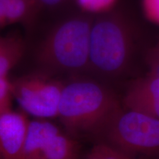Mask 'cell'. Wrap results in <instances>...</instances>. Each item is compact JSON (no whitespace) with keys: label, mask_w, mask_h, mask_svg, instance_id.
I'll list each match as a JSON object with an SVG mask.
<instances>
[{"label":"cell","mask_w":159,"mask_h":159,"mask_svg":"<svg viewBox=\"0 0 159 159\" xmlns=\"http://www.w3.org/2000/svg\"><path fill=\"white\" fill-rule=\"evenodd\" d=\"M59 130L57 126L48 121L35 120L30 122L24 159H38L47 139Z\"/></svg>","instance_id":"obj_8"},{"label":"cell","mask_w":159,"mask_h":159,"mask_svg":"<svg viewBox=\"0 0 159 159\" xmlns=\"http://www.w3.org/2000/svg\"><path fill=\"white\" fill-rule=\"evenodd\" d=\"M122 106L159 119V77L152 74L134 82L128 89Z\"/></svg>","instance_id":"obj_7"},{"label":"cell","mask_w":159,"mask_h":159,"mask_svg":"<svg viewBox=\"0 0 159 159\" xmlns=\"http://www.w3.org/2000/svg\"><path fill=\"white\" fill-rule=\"evenodd\" d=\"M77 5L87 13H99L108 11L116 0H75Z\"/></svg>","instance_id":"obj_13"},{"label":"cell","mask_w":159,"mask_h":159,"mask_svg":"<svg viewBox=\"0 0 159 159\" xmlns=\"http://www.w3.org/2000/svg\"><path fill=\"white\" fill-rule=\"evenodd\" d=\"M40 6L47 7H57L65 2V0H37Z\"/></svg>","instance_id":"obj_16"},{"label":"cell","mask_w":159,"mask_h":159,"mask_svg":"<svg viewBox=\"0 0 159 159\" xmlns=\"http://www.w3.org/2000/svg\"><path fill=\"white\" fill-rule=\"evenodd\" d=\"M152 75L159 77V60L152 63Z\"/></svg>","instance_id":"obj_18"},{"label":"cell","mask_w":159,"mask_h":159,"mask_svg":"<svg viewBox=\"0 0 159 159\" xmlns=\"http://www.w3.org/2000/svg\"><path fill=\"white\" fill-rule=\"evenodd\" d=\"M11 0H0V27H5V16Z\"/></svg>","instance_id":"obj_15"},{"label":"cell","mask_w":159,"mask_h":159,"mask_svg":"<svg viewBox=\"0 0 159 159\" xmlns=\"http://www.w3.org/2000/svg\"><path fill=\"white\" fill-rule=\"evenodd\" d=\"M40 7L37 0H11L5 16V26L23 22Z\"/></svg>","instance_id":"obj_11"},{"label":"cell","mask_w":159,"mask_h":159,"mask_svg":"<svg viewBox=\"0 0 159 159\" xmlns=\"http://www.w3.org/2000/svg\"><path fill=\"white\" fill-rule=\"evenodd\" d=\"M85 159H136L113 148L106 143L98 142L94 145Z\"/></svg>","instance_id":"obj_12"},{"label":"cell","mask_w":159,"mask_h":159,"mask_svg":"<svg viewBox=\"0 0 159 159\" xmlns=\"http://www.w3.org/2000/svg\"><path fill=\"white\" fill-rule=\"evenodd\" d=\"M30 122L25 114L11 109L0 114L1 159H24Z\"/></svg>","instance_id":"obj_6"},{"label":"cell","mask_w":159,"mask_h":159,"mask_svg":"<svg viewBox=\"0 0 159 159\" xmlns=\"http://www.w3.org/2000/svg\"><path fill=\"white\" fill-rule=\"evenodd\" d=\"M62 83L43 74L27 75L11 82L12 94L28 114L40 118L57 116Z\"/></svg>","instance_id":"obj_5"},{"label":"cell","mask_w":159,"mask_h":159,"mask_svg":"<svg viewBox=\"0 0 159 159\" xmlns=\"http://www.w3.org/2000/svg\"><path fill=\"white\" fill-rule=\"evenodd\" d=\"M148 6L154 17L159 20V0H148Z\"/></svg>","instance_id":"obj_17"},{"label":"cell","mask_w":159,"mask_h":159,"mask_svg":"<svg viewBox=\"0 0 159 159\" xmlns=\"http://www.w3.org/2000/svg\"><path fill=\"white\" fill-rule=\"evenodd\" d=\"M25 45L19 38L0 36V77L7 74L21 60Z\"/></svg>","instance_id":"obj_10"},{"label":"cell","mask_w":159,"mask_h":159,"mask_svg":"<svg viewBox=\"0 0 159 159\" xmlns=\"http://www.w3.org/2000/svg\"><path fill=\"white\" fill-rule=\"evenodd\" d=\"M0 159H1V158H0Z\"/></svg>","instance_id":"obj_19"},{"label":"cell","mask_w":159,"mask_h":159,"mask_svg":"<svg viewBox=\"0 0 159 159\" xmlns=\"http://www.w3.org/2000/svg\"><path fill=\"white\" fill-rule=\"evenodd\" d=\"M91 25L88 18L75 16L55 26L40 46V64L57 71H76L89 66Z\"/></svg>","instance_id":"obj_2"},{"label":"cell","mask_w":159,"mask_h":159,"mask_svg":"<svg viewBox=\"0 0 159 159\" xmlns=\"http://www.w3.org/2000/svg\"><path fill=\"white\" fill-rule=\"evenodd\" d=\"M128 54V35L122 24L113 19L92 23L89 66L102 74L116 75L126 66Z\"/></svg>","instance_id":"obj_4"},{"label":"cell","mask_w":159,"mask_h":159,"mask_svg":"<svg viewBox=\"0 0 159 159\" xmlns=\"http://www.w3.org/2000/svg\"><path fill=\"white\" fill-rule=\"evenodd\" d=\"M136 159H159V119L122 107L97 136Z\"/></svg>","instance_id":"obj_3"},{"label":"cell","mask_w":159,"mask_h":159,"mask_svg":"<svg viewBox=\"0 0 159 159\" xmlns=\"http://www.w3.org/2000/svg\"><path fill=\"white\" fill-rule=\"evenodd\" d=\"M122 107L108 89L92 80H75L63 85L58 115L69 132L97 136Z\"/></svg>","instance_id":"obj_1"},{"label":"cell","mask_w":159,"mask_h":159,"mask_svg":"<svg viewBox=\"0 0 159 159\" xmlns=\"http://www.w3.org/2000/svg\"><path fill=\"white\" fill-rule=\"evenodd\" d=\"M77 143L59 130L47 139L38 159H77Z\"/></svg>","instance_id":"obj_9"},{"label":"cell","mask_w":159,"mask_h":159,"mask_svg":"<svg viewBox=\"0 0 159 159\" xmlns=\"http://www.w3.org/2000/svg\"><path fill=\"white\" fill-rule=\"evenodd\" d=\"M12 97L11 82L7 77H0V114L11 110Z\"/></svg>","instance_id":"obj_14"}]
</instances>
